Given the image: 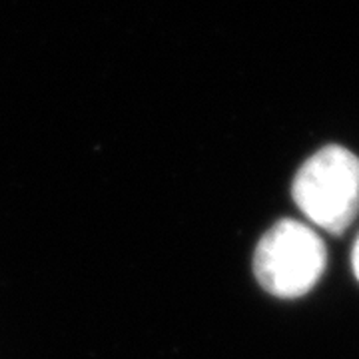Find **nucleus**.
Returning <instances> with one entry per match:
<instances>
[{
    "label": "nucleus",
    "instance_id": "f257e3e1",
    "mask_svg": "<svg viewBox=\"0 0 359 359\" xmlns=\"http://www.w3.org/2000/svg\"><path fill=\"white\" fill-rule=\"evenodd\" d=\"M292 194L311 224L344 233L359 212V158L341 146L321 148L297 170Z\"/></svg>",
    "mask_w": 359,
    "mask_h": 359
},
{
    "label": "nucleus",
    "instance_id": "f03ea898",
    "mask_svg": "<svg viewBox=\"0 0 359 359\" xmlns=\"http://www.w3.org/2000/svg\"><path fill=\"white\" fill-rule=\"evenodd\" d=\"M327 250L308 224L282 219L259 240L254 254L257 283L276 297L294 299L316 287L325 271Z\"/></svg>",
    "mask_w": 359,
    "mask_h": 359
},
{
    "label": "nucleus",
    "instance_id": "7ed1b4c3",
    "mask_svg": "<svg viewBox=\"0 0 359 359\" xmlns=\"http://www.w3.org/2000/svg\"><path fill=\"white\" fill-rule=\"evenodd\" d=\"M351 266H353L355 278L359 280V236L358 240H355V244H353V252H351Z\"/></svg>",
    "mask_w": 359,
    "mask_h": 359
}]
</instances>
